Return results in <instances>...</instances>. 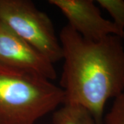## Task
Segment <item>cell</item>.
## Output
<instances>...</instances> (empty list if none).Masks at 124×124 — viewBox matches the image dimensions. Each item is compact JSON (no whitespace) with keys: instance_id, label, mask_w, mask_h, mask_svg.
Returning a JSON list of instances; mask_svg holds the SVG:
<instances>
[{"instance_id":"6da1fadb","label":"cell","mask_w":124,"mask_h":124,"mask_svg":"<svg viewBox=\"0 0 124 124\" xmlns=\"http://www.w3.org/2000/svg\"><path fill=\"white\" fill-rule=\"evenodd\" d=\"M59 39L64 61L60 80L64 103L84 106L97 124H103L106 102L124 92L122 38L111 35L99 41H89L67 24Z\"/></svg>"},{"instance_id":"7a4b0ae2","label":"cell","mask_w":124,"mask_h":124,"mask_svg":"<svg viewBox=\"0 0 124 124\" xmlns=\"http://www.w3.org/2000/svg\"><path fill=\"white\" fill-rule=\"evenodd\" d=\"M64 99L63 90L51 81L0 66V124H35Z\"/></svg>"},{"instance_id":"3957f363","label":"cell","mask_w":124,"mask_h":124,"mask_svg":"<svg viewBox=\"0 0 124 124\" xmlns=\"http://www.w3.org/2000/svg\"><path fill=\"white\" fill-rule=\"evenodd\" d=\"M0 22L54 63L62 59L60 41L48 15L29 0H0Z\"/></svg>"},{"instance_id":"277c9868","label":"cell","mask_w":124,"mask_h":124,"mask_svg":"<svg viewBox=\"0 0 124 124\" xmlns=\"http://www.w3.org/2000/svg\"><path fill=\"white\" fill-rule=\"evenodd\" d=\"M0 66L28 72L50 81L57 77L52 62L1 22Z\"/></svg>"},{"instance_id":"5b68a950","label":"cell","mask_w":124,"mask_h":124,"mask_svg":"<svg viewBox=\"0 0 124 124\" xmlns=\"http://www.w3.org/2000/svg\"><path fill=\"white\" fill-rule=\"evenodd\" d=\"M68 21V25L89 41H97L111 35L119 36V31L112 21L102 17L92 0H50Z\"/></svg>"},{"instance_id":"8992f818","label":"cell","mask_w":124,"mask_h":124,"mask_svg":"<svg viewBox=\"0 0 124 124\" xmlns=\"http://www.w3.org/2000/svg\"><path fill=\"white\" fill-rule=\"evenodd\" d=\"M53 124H97L91 112L84 106L64 103L54 111Z\"/></svg>"},{"instance_id":"52a82bcc","label":"cell","mask_w":124,"mask_h":124,"mask_svg":"<svg viewBox=\"0 0 124 124\" xmlns=\"http://www.w3.org/2000/svg\"><path fill=\"white\" fill-rule=\"evenodd\" d=\"M97 4L105 9L113 19L112 22L119 31L124 32V1L123 0H98Z\"/></svg>"},{"instance_id":"ba28073f","label":"cell","mask_w":124,"mask_h":124,"mask_svg":"<svg viewBox=\"0 0 124 124\" xmlns=\"http://www.w3.org/2000/svg\"><path fill=\"white\" fill-rule=\"evenodd\" d=\"M103 124H124V92L115 98L110 110L103 119Z\"/></svg>"},{"instance_id":"9c48e42d","label":"cell","mask_w":124,"mask_h":124,"mask_svg":"<svg viewBox=\"0 0 124 124\" xmlns=\"http://www.w3.org/2000/svg\"><path fill=\"white\" fill-rule=\"evenodd\" d=\"M121 38H122V40H123V41H124V34L122 35V36H121Z\"/></svg>"}]
</instances>
